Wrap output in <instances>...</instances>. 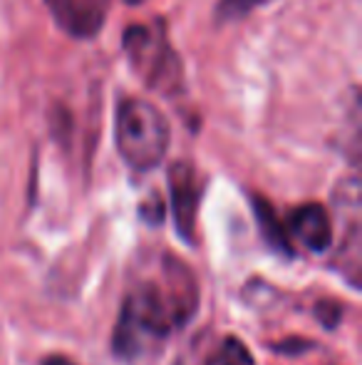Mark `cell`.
<instances>
[{"instance_id":"6da1fadb","label":"cell","mask_w":362,"mask_h":365,"mask_svg":"<svg viewBox=\"0 0 362 365\" xmlns=\"http://www.w3.org/2000/svg\"><path fill=\"white\" fill-rule=\"evenodd\" d=\"M164 284L147 281L132 289L122 301L112 348L119 358H137L149 343L169 336L174 328L188 323L198 308V286L193 274L179 259L161 269Z\"/></svg>"},{"instance_id":"7a4b0ae2","label":"cell","mask_w":362,"mask_h":365,"mask_svg":"<svg viewBox=\"0 0 362 365\" xmlns=\"http://www.w3.org/2000/svg\"><path fill=\"white\" fill-rule=\"evenodd\" d=\"M115 142L122 159L137 172L159 167L169 149V122L151 102L124 97L117 105Z\"/></svg>"},{"instance_id":"3957f363","label":"cell","mask_w":362,"mask_h":365,"mask_svg":"<svg viewBox=\"0 0 362 365\" xmlns=\"http://www.w3.org/2000/svg\"><path fill=\"white\" fill-rule=\"evenodd\" d=\"M124 48L134 68L151 87L166 90L171 82H179V60L169 48L164 33H151L144 25L127 30Z\"/></svg>"},{"instance_id":"277c9868","label":"cell","mask_w":362,"mask_h":365,"mask_svg":"<svg viewBox=\"0 0 362 365\" xmlns=\"http://www.w3.org/2000/svg\"><path fill=\"white\" fill-rule=\"evenodd\" d=\"M169 194L176 229H179L183 239L191 241L193 226H196L198 202H201V179H198L196 169L188 162H174L169 167Z\"/></svg>"},{"instance_id":"5b68a950","label":"cell","mask_w":362,"mask_h":365,"mask_svg":"<svg viewBox=\"0 0 362 365\" xmlns=\"http://www.w3.org/2000/svg\"><path fill=\"white\" fill-rule=\"evenodd\" d=\"M333 219L323 204H303L288 217V236L303 244L313 254H323L333 244Z\"/></svg>"},{"instance_id":"8992f818","label":"cell","mask_w":362,"mask_h":365,"mask_svg":"<svg viewBox=\"0 0 362 365\" xmlns=\"http://www.w3.org/2000/svg\"><path fill=\"white\" fill-rule=\"evenodd\" d=\"M63 28L78 38H92L102 25V0H50Z\"/></svg>"},{"instance_id":"52a82bcc","label":"cell","mask_w":362,"mask_h":365,"mask_svg":"<svg viewBox=\"0 0 362 365\" xmlns=\"http://www.w3.org/2000/svg\"><path fill=\"white\" fill-rule=\"evenodd\" d=\"M256 217H258V224H261L263 239H266L273 249H278L280 254L293 256V246H290L288 231L283 229V224H280V219L275 217V212L266 199H256Z\"/></svg>"},{"instance_id":"ba28073f","label":"cell","mask_w":362,"mask_h":365,"mask_svg":"<svg viewBox=\"0 0 362 365\" xmlns=\"http://www.w3.org/2000/svg\"><path fill=\"white\" fill-rule=\"evenodd\" d=\"M208 365H256V361L238 338H226L208 358Z\"/></svg>"},{"instance_id":"9c48e42d","label":"cell","mask_w":362,"mask_h":365,"mask_svg":"<svg viewBox=\"0 0 362 365\" xmlns=\"http://www.w3.org/2000/svg\"><path fill=\"white\" fill-rule=\"evenodd\" d=\"M268 3V0H221L218 3V15L221 18H241V15L251 13L253 8Z\"/></svg>"},{"instance_id":"30bf717a","label":"cell","mask_w":362,"mask_h":365,"mask_svg":"<svg viewBox=\"0 0 362 365\" xmlns=\"http://www.w3.org/2000/svg\"><path fill=\"white\" fill-rule=\"evenodd\" d=\"M340 313L343 311H340V306H335V303H318V306H315V316L328 328H333L335 323L340 321Z\"/></svg>"},{"instance_id":"8fae6325","label":"cell","mask_w":362,"mask_h":365,"mask_svg":"<svg viewBox=\"0 0 362 365\" xmlns=\"http://www.w3.org/2000/svg\"><path fill=\"white\" fill-rule=\"evenodd\" d=\"M43 365H78V363L70 361V358H65V356H50V358H45Z\"/></svg>"},{"instance_id":"7c38bea8","label":"cell","mask_w":362,"mask_h":365,"mask_svg":"<svg viewBox=\"0 0 362 365\" xmlns=\"http://www.w3.org/2000/svg\"><path fill=\"white\" fill-rule=\"evenodd\" d=\"M124 3H129V5H139V3H144V0H124Z\"/></svg>"}]
</instances>
